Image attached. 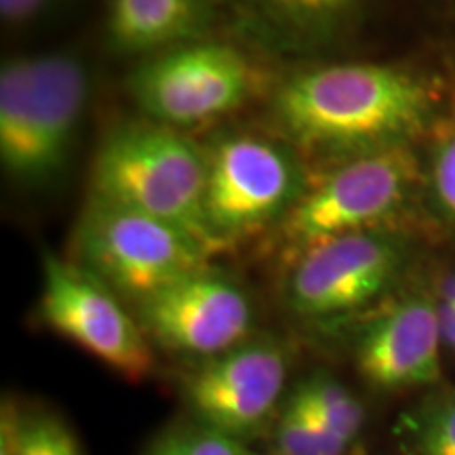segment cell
<instances>
[{"label":"cell","mask_w":455,"mask_h":455,"mask_svg":"<svg viewBox=\"0 0 455 455\" xmlns=\"http://www.w3.org/2000/svg\"><path fill=\"white\" fill-rule=\"evenodd\" d=\"M213 0H108L106 43L121 55H156L212 38Z\"/></svg>","instance_id":"obj_14"},{"label":"cell","mask_w":455,"mask_h":455,"mask_svg":"<svg viewBox=\"0 0 455 455\" xmlns=\"http://www.w3.org/2000/svg\"><path fill=\"white\" fill-rule=\"evenodd\" d=\"M89 72L70 51L9 57L0 68V164L15 184L44 188L66 173L83 129Z\"/></svg>","instance_id":"obj_2"},{"label":"cell","mask_w":455,"mask_h":455,"mask_svg":"<svg viewBox=\"0 0 455 455\" xmlns=\"http://www.w3.org/2000/svg\"><path fill=\"white\" fill-rule=\"evenodd\" d=\"M212 249L196 235L89 195L72 232L70 261L133 306L209 268Z\"/></svg>","instance_id":"obj_4"},{"label":"cell","mask_w":455,"mask_h":455,"mask_svg":"<svg viewBox=\"0 0 455 455\" xmlns=\"http://www.w3.org/2000/svg\"><path fill=\"white\" fill-rule=\"evenodd\" d=\"M38 315L49 329L100 358L129 382H141L155 371V346L135 312L70 259L44 255Z\"/></svg>","instance_id":"obj_9"},{"label":"cell","mask_w":455,"mask_h":455,"mask_svg":"<svg viewBox=\"0 0 455 455\" xmlns=\"http://www.w3.org/2000/svg\"><path fill=\"white\" fill-rule=\"evenodd\" d=\"M325 424L346 443L355 445L365 426V407L350 388L327 371L310 373L295 386Z\"/></svg>","instance_id":"obj_16"},{"label":"cell","mask_w":455,"mask_h":455,"mask_svg":"<svg viewBox=\"0 0 455 455\" xmlns=\"http://www.w3.org/2000/svg\"><path fill=\"white\" fill-rule=\"evenodd\" d=\"M411 146H395L341 158L312 180L293 212L276 228L289 259L327 238L379 226L396 215L419 181Z\"/></svg>","instance_id":"obj_6"},{"label":"cell","mask_w":455,"mask_h":455,"mask_svg":"<svg viewBox=\"0 0 455 455\" xmlns=\"http://www.w3.org/2000/svg\"><path fill=\"white\" fill-rule=\"evenodd\" d=\"M289 356L281 341L251 338L224 355L196 361L180 392L192 419L243 443L270 432L284 403Z\"/></svg>","instance_id":"obj_10"},{"label":"cell","mask_w":455,"mask_h":455,"mask_svg":"<svg viewBox=\"0 0 455 455\" xmlns=\"http://www.w3.org/2000/svg\"><path fill=\"white\" fill-rule=\"evenodd\" d=\"M21 424H24V411L15 405V401H4L0 413V455H17Z\"/></svg>","instance_id":"obj_21"},{"label":"cell","mask_w":455,"mask_h":455,"mask_svg":"<svg viewBox=\"0 0 455 455\" xmlns=\"http://www.w3.org/2000/svg\"><path fill=\"white\" fill-rule=\"evenodd\" d=\"M251 36L284 53L331 49L352 30L367 0H226Z\"/></svg>","instance_id":"obj_13"},{"label":"cell","mask_w":455,"mask_h":455,"mask_svg":"<svg viewBox=\"0 0 455 455\" xmlns=\"http://www.w3.org/2000/svg\"><path fill=\"white\" fill-rule=\"evenodd\" d=\"M405 251L382 230L327 238L289 259L283 299L308 323L346 318L378 299L401 272Z\"/></svg>","instance_id":"obj_8"},{"label":"cell","mask_w":455,"mask_h":455,"mask_svg":"<svg viewBox=\"0 0 455 455\" xmlns=\"http://www.w3.org/2000/svg\"><path fill=\"white\" fill-rule=\"evenodd\" d=\"M403 436L413 455H455V388L435 392L407 413Z\"/></svg>","instance_id":"obj_17"},{"label":"cell","mask_w":455,"mask_h":455,"mask_svg":"<svg viewBox=\"0 0 455 455\" xmlns=\"http://www.w3.org/2000/svg\"><path fill=\"white\" fill-rule=\"evenodd\" d=\"M436 312H439L443 346H445V348H449L455 355V310L439 308V306H436Z\"/></svg>","instance_id":"obj_23"},{"label":"cell","mask_w":455,"mask_h":455,"mask_svg":"<svg viewBox=\"0 0 455 455\" xmlns=\"http://www.w3.org/2000/svg\"><path fill=\"white\" fill-rule=\"evenodd\" d=\"M146 455H253V451L247 443L192 419L164 430Z\"/></svg>","instance_id":"obj_18"},{"label":"cell","mask_w":455,"mask_h":455,"mask_svg":"<svg viewBox=\"0 0 455 455\" xmlns=\"http://www.w3.org/2000/svg\"><path fill=\"white\" fill-rule=\"evenodd\" d=\"M17 455H84V451L64 419L47 411H24Z\"/></svg>","instance_id":"obj_19"},{"label":"cell","mask_w":455,"mask_h":455,"mask_svg":"<svg viewBox=\"0 0 455 455\" xmlns=\"http://www.w3.org/2000/svg\"><path fill=\"white\" fill-rule=\"evenodd\" d=\"M204 148L152 121L114 127L91 169V195L186 228L218 253L204 221Z\"/></svg>","instance_id":"obj_3"},{"label":"cell","mask_w":455,"mask_h":455,"mask_svg":"<svg viewBox=\"0 0 455 455\" xmlns=\"http://www.w3.org/2000/svg\"><path fill=\"white\" fill-rule=\"evenodd\" d=\"M57 0H0V17L4 24H26L53 7Z\"/></svg>","instance_id":"obj_22"},{"label":"cell","mask_w":455,"mask_h":455,"mask_svg":"<svg viewBox=\"0 0 455 455\" xmlns=\"http://www.w3.org/2000/svg\"><path fill=\"white\" fill-rule=\"evenodd\" d=\"M436 112L439 95L424 76L382 64L308 68L281 83L270 106L283 140L339 161L411 146Z\"/></svg>","instance_id":"obj_1"},{"label":"cell","mask_w":455,"mask_h":455,"mask_svg":"<svg viewBox=\"0 0 455 455\" xmlns=\"http://www.w3.org/2000/svg\"><path fill=\"white\" fill-rule=\"evenodd\" d=\"M432 192L441 213L455 224V129L443 135L432 156Z\"/></svg>","instance_id":"obj_20"},{"label":"cell","mask_w":455,"mask_h":455,"mask_svg":"<svg viewBox=\"0 0 455 455\" xmlns=\"http://www.w3.org/2000/svg\"><path fill=\"white\" fill-rule=\"evenodd\" d=\"M436 306L439 308H449L455 310V270L449 272V275L443 278L439 284V291L435 295Z\"/></svg>","instance_id":"obj_24"},{"label":"cell","mask_w":455,"mask_h":455,"mask_svg":"<svg viewBox=\"0 0 455 455\" xmlns=\"http://www.w3.org/2000/svg\"><path fill=\"white\" fill-rule=\"evenodd\" d=\"M259 70L232 44L203 38L144 57L127 78L148 121L181 131L213 123L258 93Z\"/></svg>","instance_id":"obj_7"},{"label":"cell","mask_w":455,"mask_h":455,"mask_svg":"<svg viewBox=\"0 0 455 455\" xmlns=\"http://www.w3.org/2000/svg\"><path fill=\"white\" fill-rule=\"evenodd\" d=\"M204 152V221L218 251L281 226L312 181L298 148L283 138L226 133Z\"/></svg>","instance_id":"obj_5"},{"label":"cell","mask_w":455,"mask_h":455,"mask_svg":"<svg viewBox=\"0 0 455 455\" xmlns=\"http://www.w3.org/2000/svg\"><path fill=\"white\" fill-rule=\"evenodd\" d=\"M443 335L436 299L405 295L367 323L355 341V365L369 386L386 392L441 382Z\"/></svg>","instance_id":"obj_12"},{"label":"cell","mask_w":455,"mask_h":455,"mask_svg":"<svg viewBox=\"0 0 455 455\" xmlns=\"http://www.w3.org/2000/svg\"><path fill=\"white\" fill-rule=\"evenodd\" d=\"M270 435L276 455H350L352 451L350 443L335 435L295 388L284 396Z\"/></svg>","instance_id":"obj_15"},{"label":"cell","mask_w":455,"mask_h":455,"mask_svg":"<svg viewBox=\"0 0 455 455\" xmlns=\"http://www.w3.org/2000/svg\"><path fill=\"white\" fill-rule=\"evenodd\" d=\"M152 346L204 361L253 338L249 293L224 272L203 268L133 306Z\"/></svg>","instance_id":"obj_11"}]
</instances>
